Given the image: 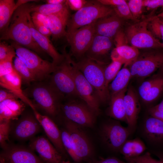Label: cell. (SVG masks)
Returning a JSON list of instances; mask_svg holds the SVG:
<instances>
[{
	"label": "cell",
	"mask_w": 163,
	"mask_h": 163,
	"mask_svg": "<svg viewBox=\"0 0 163 163\" xmlns=\"http://www.w3.org/2000/svg\"><path fill=\"white\" fill-rule=\"evenodd\" d=\"M11 45L14 48L16 55L25 64L36 78L37 81L48 78L55 66L52 62L44 60L37 54L12 41Z\"/></svg>",
	"instance_id": "cell-6"
},
{
	"label": "cell",
	"mask_w": 163,
	"mask_h": 163,
	"mask_svg": "<svg viewBox=\"0 0 163 163\" xmlns=\"http://www.w3.org/2000/svg\"><path fill=\"white\" fill-rule=\"evenodd\" d=\"M61 163H71L69 161H62L61 162Z\"/></svg>",
	"instance_id": "cell-55"
},
{
	"label": "cell",
	"mask_w": 163,
	"mask_h": 163,
	"mask_svg": "<svg viewBox=\"0 0 163 163\" xmlns=\"http://www.w3.org/2000/svg\"><path fill=\"white\" fill-rule=\"evenodd\" d=\"M123 64L120 62L112 61L111 62L104 68V75L106 85L108 88L109 83L115 78Z\"/></svg>",
	"instance_id": "cell-34"
},
{
	"label": "cell",
	"mask_w": 163,
	"mask_h": 163,
	"mask_svg": "<svg viewBox=\"0 0 163 163\" xmlns=\"http://www.w3.org/2000/svg\"><path fill=\"white\" fill-rule=\"evenodd\" d=\"M127 88L110 96L109 106L107 113L108 116L115 120L126 123L124 97Z\"/></svg>",
	"instance_id": "cell-27"
},
{
	"label": "cell",
	"mask_w": 163,
	"mask_h": 163,
	"mask_svg": "<svg viewBox=\"0 0 163 163\" xmlns=\"http://www.w3.org/2000/svg\"><path fill=\"white\" fill-rule=\"evenodd\" d=\"M88 1L85 0H67L66 3L69 8L77 11L82 8Z\"/></svg>",
	"instance_id": "cell-44"
},
{
	"label": "cell",
	"mask_w": 163,
	"mask_h": 163,
	"mask_svg": "<svg viewBox=\"0 0 163 163\" xmlns=\"http://www.w3.org/2000/svg\"><path fill=\"white\" fill-rule=\"evenodd\" d=\"M114 13L113 8L103 5L97 0L88 1L82 8L70 16L66 32L74 31Z\"/></svg>",
	"instance_id": "cell-5"
},
{
	"label": "cell",
	"mask_w": 163,
	"mask_h": 163,
	"mask_svg": "<svg viewBox=\"0 0 163 163\" xmlns=\"http://www.w3.org/2000/svg\"><path fill=\"white\" fill-rule=\"evenodd\" d=\"M41 128L34 112H24L18 119L11 121L10 136L18 141L30 140L40 131Z\"/></svg>",
	"instance_id": "cell-10"
},
{
	"label": "cell",
	"mask_w": 163,
	"mask_h": 163,
	"mask_svg": "<svg viewBox=\"0 0 163 163\" xmlns=\"http://www.w3.org/2000/svg\"><path fill=\"white\" fill-rule=\"evenodd\" d=\"M89 163H133L131 162H125L118 158L114 157H109L106 158H102L98 160L92 161Z\"/></svg>",
	"instance_id": "cell-46"
},
{
	"label": "cell",
	"mask_w": 163,
	"mask_h": 163,
	"mask_svg": "<svg viewBox=\"0 0 163 163\" xmlns=\"http://www.w3.org/2000/svg\"><path fill=\"white\" fill-rule=\"evenodd\" d=\"M127 3L135 21L138 20L142 13L143 0H130Z\"/></svg>",
	"instance_id": "cell-37"
},
{
	"label": "cell",
	"mask_w": 163,
	"mask_h": 163,
	"mask_svg": "<svg viewBox=\"0 0 163 163\" xmlns=\"http://www.w3.org/2000/svg\"><path fill=\"white\" fill-rule=\"evenodd\" d=\"M122 23V19L115 13L100 18L94 22L95 34L112 38L120 30Z\"/></svg>",
	"instance_id": "cell-21"
},
{
	"label": "cell",
	"mask_w": 163,
	"mask_h": 163,
	"mask_svg": "<svg viewBox=\"0 0 163 163\" xmlns=\"http://www.w3.org/2000/svg\"><path fill=\"white\" fill-rule=\"evenodd\" d=\"M159 18L160 21L161 23L163 25V18Z\"/></svg>",
	"instance_id": "cell-56"
},
{
	"label": "cell",
	"mask_w": 163,
	"mask_h": 163,
	"mask_svg": "<svg viewBox=\"0 0 163 163\" xmlns=\"http://www.w3.org/2000/svg\"><path fill=\"white\" fill-rule=\"evenodd\" d=\"M63 125L69 134L78 162L90 158L93 154V148L82 127L64 119Z\"/></svg>",
	"instance_id": "cell-12"
},
{
	"label": "cell",
	"mask_w": 163,
	"mask_h": 163,
	"mask_svg": "<svg viewBox=\"0 0 163 163\" xmlns=\"http://www.w3.org/2000/svg\"><path fill=\"white\" fill-rule=\"evenodd\" d=\"M145 137L152 143H163V122L152 116L147 118L143 126Z\"/></svg>",
	"instance_id": "cell-25"
},
{
	"label": "cell",
	"mask_w": 163,
	"mask_h": 163,
	"mask_svg": "<svg viewBox=\"0 0 163 163\" xmlns=\"http://www.w3.org/2000/svg\"><path fill=\"white\" fill-rule=\"evenodd\" d=\"M113 46L112 38L95 34L86 52V56L103 65L102 58L109 52Z\"/></svg>",
	"instance_id": "cell-19"
},
{
	"label": "cell",
	"mask_w": 163,
	"mask_h": 163,
	"mask_svg": "<svg viewBox=\"0 0 163 163\" xmlns=\"http://www.w3.org/2000/svg\"><path fill=\"white\" fill-rule=\"evenodd\" d=\"M28 147L37 152L45 163H61L63 161L62 154L44 136L34 137L30 140Z\"/></svg>",
	"instance_id": "cell-16"
},
{
	"label": "cell",
	"mask_w": 163,
	"mask_h": 163,
	"mask_svg": "<svg viewBox=\"0 0 163 163\" xmlns=\"http://www.w3.org/2000/svg\"><path fill=\"white\" fill-rule=\"evenodd\" d=\"M95 34L94 22L66 32L65 37L70 47L71 55L79 60L84 57Z\"/></svg>",
	"instance_id": "cell-14"
},
{
	"label": "cell",
	"mask_w": 163,
	"mask_h": 163,
	"mask_svg": "<svg viewBox=\"0 0 163 163\" xmlns=\"http://www.w3.org/2000/svg\"><path fill=\"white\" fill-rule=\"evenodd\" d=\"M163 16V11H162L161 13L158 14L157 16V17L159 18Z\"/></svg>",
	"instance_id": "cell-54"
},
{
	"label": "cell",
	"mask_w": 163,
	"mask_h": 163,
	"mask_svg": "<svg viewBox=\"0 0 163 163\" xmlns=\"http://www.w3.org/2000/svg\"><path fill=\"white\" fill-rule=\"evenodd\" d=\"M60 112L62 113L64 119L82 127H93L97 115L84 101L72 99L61 103Z\"/></svg>",
	"instance_id": "cell-8"
},
{
	"label": "cell",
	"mask_w": 163,
	"mask_h": 163,
	"mask_svg": "<svg viewBox=\"0 0 163 163\" xmlns=\"http://www.w3.org/2000/svg\"><path fill=\"white\" fill-rule=\"evenodd\" d=\"M114 13L121 19L135 21L129 8L127 2L113 7Z\"/></svg>",
	"instance_id": "cell-38"
},
{
	"label": "cell",
	"mask_w": 163,
	"mask_h": 163,
	"mask_svg": "<svg viewBox=\"0 0 163 163\" xmlns=\"http://www.w3.org/2000/svg\"><path fill=\"white\" fill-rule=\"evenodd\" d=\"M149 113L151 116L155 117L163 122V113L156 111L151 108L149 109Z\"/></svg>",
	"instance_id": "cell-50"
},
{
	"label": "cell",
	"mask_w": 163,
	"mask_h": 163,
	"mask_svg": "<svg viewBox=\"0 0 163 163\" xmlns=\"http://www.w3.org/2000/svg\"><path fill=\"white\" fill-rule=\"evenodd\" d=\"M125 159L127 162L133 163H161L160 160H157L153 158L149 152H146L143 155L136 157Z\"/></svg>",
	"instance_id": "cell-42"
},
{
	"label": "cell",
	"mask_w": 163,
	"mask_h": 163,
	"mask_svg": "<svg viewBox=\"0 0 163 163\" xmlns=\"http://www.w3.org/2000/svg\"><path fill=\"white\" fill-rule=\"evenodd\" d=\"M163 65V49H150L139 54L130 65L132 78H142L151 75Z\"/></svg>",
	"instance_id": "cell-9"
},
{
	"label": "cell",
	"mask_w": 163,
	"mask_h": 163,
	"mask_svg": "<svg viewBox=\"0 0 163 163\" xmlns=\"http://www.w3.org/2000/svg\"><path fill=\"white\" fill-rule=\"evenodd\" d=\"M163 92V75L142 98L145 103L152 102L156 100Z\"/></svg>",
	"instance_id": "cell-33"
},
{
	"label": "cell",
	"mask_w": 163,
	"mask_h": 163,
	"mask_svg": "<svg viewBox=\"0 0 163 163\" xmlns=\"http://www.w3.org/2000/svg\"><path fill=\"white\" fill-rule=\"evenodd\" d=\"M131 78L132 76L129 69L125 66L121 69L109 85L108 89L110 96L127 88Z\"/></svg>",
	"instance_id": "cell-29"
},
{
	"label": "cell",
	"mask_w": 163,
	"mask_h": 163,
	"mask_svg": "<svg viewBox=\"0 0 163 163\" xmlns=\"http://www.w3.org/2000/svg\"><path fill=\"white\" fill-rule=\"evenodd\" d=\"M70 16L68 7L59 13L48 16L49 28L53 40H56L65 36L66 29Z\"/></svg>",
	"instance_id": "cell-23"
},
{
	"label": "cell",
	"mask_w": 163,
	"mask_h": 163,
	"mask_svg": "<svg viewBox=\"0 0 163 163\" xmlns=\"http://www.w3.org/2000/svg\"><path fill=\"white\" fill-rule=\"evenodd\" d=\"M110 55L112 61L120 62L124 66H130L137 58L139 54L138 49L128 44H123L115 46Z\"/></svg>",
	"instance_id": "cell-26"
},
{
	"label": "cell",
	"mask_w": 163,
	"mask_h": 163,
	"mask_svg": "<svg viewBox=\"0 0 163 163\" xmlns=\"http://www.w3.org/2000/svg\"><path fill=\"white\" fill-rule=\"evenodd\" d=\"M131 132L128 127L123 126L119 121L109 120L104 123L100 134L103 143L110 150L119 152Z\"/></svg>",
	"instance_id": "cell-11"
},
{
	"label": "cell",
	"mask_w": 163,
	"mask_h": 163,
	"mask_svg": "<svg viewBox=\"0 0 163 163\" xmlns=\"http://www.w3.org/2000/svg\"><path fill=\"white\" fill-rule=\"evenodd\" d=\"M161 75H157L143 82L138 88L139 96L142 98L151 88L159 80Z\"/></svg>",
	"instance_id": "cell-39"
},
{
	"label": "cell",
	"mask_w": 163,
	"mask_h": 163,
	"mask_svg": "<svg viewBox=\"0 0 163 163\" xmlns=\"http://www.w3.org/2000/svg\"><path fill=\"white\" fill-rule=\"evenodd\" d=\"M14 98H18L15 94L7 90L0 89V102L6 100Z\"/></svg>",
	"instance_id": "cell-47"
},
{
	"label": "cell",
	"mask_w": 163,
	"mask_h": 163,
	"mask_svg": "<svg viewBox=\"0 0 163 163\" xmlns=\"http://www.w3.org/2000/svg\"></svg>",
	"instance_id": "cell-61"
},
{
	"label": "cell",
	"mask_w": 163,
	"mask_h": 163,
	"mask_svg": "<svg viewBox=\"0 0 163 163\" xmlns=\"http://www.w3.org/2000/svg\"><path fill=\"white\" fill-rule=\"evenodd\" d=\"M71 72L78 97L85 102L98 115L101 102L94 88L76 67L71 59Z\"/></svg>",
	"instance_id": "cell-13"
},
{
	"label": "cell",
	"mask_w": 163,
	"mask_h": 163,
	"mask_svg": "<svg viewBox=\"0 0 163 163\" xmlns=\"http://www.w3.org/2000/svg\"><path fill=\"white\" fill-rule=\"evenodd\" d=\"M162 10H163L162 11H163V6L162 7Z\"/></svg>",
	"instance_id": "cell-59"
},
{
	"label": "cell",
	"mask_w": 163,
	"mask_h": 163,
	"mask_svg": "<svg viewBox=\"0 0 163 163\" xmlns=\"http://www.w3.org/2000/svg\"><path fill=\"white\" fill-rule=\"evenodd\" d=\"M74 64L95 89L101 102L105 103L110 99L108 88L106 85L103 65L85 56L78 62H74Z\"/></svg>",
	"instance_id": "cell-4"
},
{
	"label": "cell",
	"mask_w": 163,
	"mask_h": 163,
	"mask_svg": "<svg viewBox=\"0 0 163 163\" xmlns=\"http://www.w3.org/2000/svg\"><path fill=\"white\" fill-rule=\"evenodd\" d=\"M14 57H11L0 61V77L14 72L13 59Z\"/></svg>",
	"instance_id": "cell-41"
},
{
	"label": "cell",
	"mask_w": 163,
	"mask_h": 163,
	"mask_svg": "<svg viewBox=\"0 0 163 163\" xmlns=\"http://www.w3.org/2000/svg\"><path fill=\"white\" fill-rule=\"evenodd\" d=\"M20 2L18 0L16 3L13 0H0L1 35L4 34L8 29L14 11L21 5Z\"/></svg>",
	"instance_id": "cell-28"
},
{
	"label": "cell",
	"mask_w": 163,
	"mask_h": 163,
	"mask_svg": "<svg viewBox=\"0 0 163 163\" xmlns=\"http://www.w3.org/2000/svg\"><path fill=\"white\" fill-rule=\"evenodd\" d=\"M37 81L24 90L25 95L32 102L36 110L38 109L49 117H54L60 113L63 99L48 82Z\"/></svg>",
	"instance_id": "cell-2"
},
{
	"label": "cell",
	"mask_w": 163,
	"mask_h": 163,
	"mask_svg": "<svg viewBox=\"0 0 163 163\" xmlns=\"http://www.w3.org/2000/svg\"><path fill=\"white\" fill-rule=\"evenodd\" d=\"M151 17L126 28L124 33L131 46L137 49H163L162 43L155 37L148 28Z\"/></svg>",
	"instance_id": "cell-7"
},
{
	"label": "cell",
	"mask_w": 163,
	"mask_h": 163,
	"mask_svg": "<svg viewBox=\"0 0 163 163\" xmlns=\"http://www.w3.org/2000/svg\"><path fill=\"white\" fill-rule=\"evenodd\" d=\"M151 108L156 111L163 113V99L159 104Z\"/></svg>",
	"instance_id": "cell-51"
},
{
	"label": "cell",
	"mask_w": 163,
	"mask_h": 163,
	"mask_svg": "<svg viewBox=\"0 0 163 163\" xmlns=\"http://www.w3.org/2000/svg\"><path fill=\"white\" fill-rule=\"evenodd\" d=\"M13 65L16 72L21 77L22 83L28 86L37 82L34 75L24 63L16 56L14 60Z\"/></svg>",
	"instance_id": "cell-31"
},
{
	"label": "cell",
	"mask_w": 163,
	"mask_h": 163,
	"mask_svg": "<svg viewBox=\"0 0 163 163\" xmlns=\"http://www.w3.org/2000/svg\"><path fill=\"white\" fill-rule=\"evenodd\" d=\"M66 1V0H47L46 2L47 4L58 5L64 3Z\"/></svg>",
	"instance_id": "cell-52"
},
{
	"label": "cell",
	"mask_w": 163,
	"mask_h": 163,
	"mask_svg": "<svg viewBox=\"0 0 163 163\" xmlns=\"http://www.w3.org/2000/svg\"><path fill=\"white\" fill-rule=\"evenodd\" d=\"M143 5L144 7L155 9L163 6V0H144Z\"/></svg>",
	"instance_id": "cell-45"
},
{
	"label": "cell",
	"mask_w": 163,
	"mask_h": 163,
	"mask_svg": "<svg viewBox=\"0 0 163 163\" xmlns=\"http://www.w3.org/2000/svg\"><path fill=\"white\" fill-rule=\"evenodd\" d=\"M32 4H22L15 10L6 31L1 40H11L17 43L38 53L43 51L34 40L30 30L28 15L31 13Z\"/></svg>",
	"instance_id": "cell-1"
},
{
	"label": "cell",
	"mask_w": 163,
	"mask_h": 163,
	"mask_svg": "<svg viewBox=\"0 0 163 163\" xmlns=\"http://www.w3.org/2000/svg\"><path fill=\"white\" fill-rule=\"evenodd\" d=\"M60 130L62 141L66 152L74 161L78 162L77 158L68 131L64 128H61Z\"/></svg>",
	"instance_id": "cell-35"
},
{
	"label": "cell",
	"mask_w": 163,
	"mask_h": 163,
	"mask_svg": "<svg viewBox=\"0 0 163 163\" xmlns=\"http://www.w3.org/2000/svg\"><path fill=\"white\" fill-rule=\"evenodd\" d=\"M0 163H2V162H0Z\"/></svg>",
	"instance_id": "cell-60"
},
{
	"label": "cell",
	"mask_w": 163,
	"mask_h": 163,
	"mask_svg": "<svg viewBox=\"0 0 163 163\" xmlns=\"http://www.w3.org/2000/svg\"><path fill=\"white\" fill-rule=\"evenodd\" d=\"M29 147L9 143L0 154L3 163H45Z\"/></svg>",
	"instance_id": "cell-15"
},
{
	"label": "cell",
	"mask_w": 163,
	"mask_h": 163,
	"mask_svg": "<svg viewBox=\"0 0 163 163\" xmlns=\"http://www.w3.org/2000/svg\"><path fill=\"white\" fill-rule=\"evenodd\" d=\"M124 102L128 127L132 132L136 126L140 108L137 94L132 86L127 88Z\"/></svg>",
	"instance_id": "cell-20"
},
{
	"label": "cell",
	"mask_w": 163,
	"mask_h": 163,
	"mask_svg": "<svg viewBox=\"0 0 163 163\" xmlns=\"http://www.w3.org/2000/svg\"><path fill=\"white\" fill-rule=\"evenodd\" d=\"M11 121L4 120L0 122V145L3 149H5L9 143Z\"/></svg>",
	"instance_id": "cell-36"
},
{
	"label": "cell",
	"mask_w": 163,
	"mask_h": 163,
	"mask_svg": "<svg viewBox=\"0 0 163 163\" xmlns=\"http://www.w3.org/2000/svg\"><path fill=\"white\" fill-rule=\"evenodd\" d=\"M159 69L160 73L163 75V65Z\"/></svg>",
	"instance_id": "cell-53"
},
{
	"label": "cell",
	"mask_w": 163,
	"mask_h": 163,
	"mask_svg": "<svg viewBox=\"0 0 163 163\" xmlns=\"http://www.w3.org/2000/svg\"><path fill=\"white\" fill-rule=\"evenodd\" d=\"M22 80L16 71L0 77L1 87L15 94L19 99L29 106L33 111L36 110L32 102L24 94L21 89Z\"/></svg>",
	"instance_id": "cell-22"
},
{
	"label": "cell",
	"mask_w": 163,
	"mask_h": 163,
	"mask_svg": "<svg viewBox=\"0 0 163 163\" xmlns=\"http://www.w3.org/2000/svg\"><path fill=\"white\" fill-rule=\"evenodd\" d=\"M33 111L47 138L59 152L65 154L66 151L62 141L60 129L57 125L49 117L41 114L37 110Z\"/></svg>",
	"instance_id": "cell-17"
},
{
	"label": "cell",
	"mask_w": 163,
	"mask_h": 163,
	"mask_svg": "<svg viewBox=\"0 0 163 163\" xmlns=\"http://www.w3.org/2000/svg\"><path fill=\"white\" fill-rule=\"evenodd\" d=\"M16 56L14 48L11 45L3 42L0 43V61Z\"/></svg>",
	"instance_id": "cell-40"
},
{
	"label": "cell",
	"mask_w": 163,
	"mask_h": 163,
	"mask_svg": "<svg viewBox=\"0 0 163 163\" xmlns=\"http://www.w3.org/2000/svg\"><path fill=\"white\" fill-rule=\"evenodd\" d=\"M144 143L139 139L127 140L121 147L119 152L125 159L136 157L141 155L146 150Z\"/></svg>",
	"instance_id": "cell-30"
},
{
	"label": "cell",
	"mask_w": 163,
	"mask_h": 163,
	"mask_svg": "<svg viewBox=\"0 0 163 163\" xmlns=\"http://www.w3.org/2000/svg\"><path fill=\"white\" fill-rule=\"evenodd\" d=\"M67 7L66 2L58 5L46 3L35 5L32 4L30 8V11L31 13L38 12L48 16L59 13Z\"/></svg>",
	"instance_id": "cell-32"
},
{
	"label": "cell",
	"mask_w": 163,
	"mask_h": 163,
	"mask_svg": "<svg viewBox=\"0 0 163 163\" xmlns=\"http://www.w3.org/2000/svg\"><path fill=\"white\" fill-rule=\"evenodd\" d=\"M31 17L34 25L41 24L49 28L48 16L39 13L33 12L31 14Z\"/></svg>",
	"instance_id": "cell-43"
},
{
	"label": "cell",
	"mask_w": 163,
	"mask_h": 163,
	"mask_svg": "<svg viewBox=\"0 0 163 163\" xmlns=\"http://www.w3.org/2000/svg\"><path fill=\"white\" fill-rule=\"evenodd\" d=\"M97 1L103 5L107 6H111L113 7L123 4L126 2V1L124 0H97Z\"/></svg>",
	"instance_id": "cell-48"
},
{
	"label": "cell",
	"mask_w": 163,
	"mask_h": 163,
	"mask_svg": "<svg viewBox=\"0 0 163 163\" xmlns=\"http://www.w3.org/2000/svg\"><path fill=\"white\" fill-rule=\"evenodd\" d=\"M28 20L31 35L35 41L43 52L52 58V63L55 66L59 65L64 58V54L59 53L49 37L42 34L36 29L32 21L30 14L28 15Z\"/></svg>",
	"instance_id": "cell-18"
},
{
	"label": "cell",
	"mask_w": 163,
	"mask_h": 163,
	"mask_svg": "<svg viewBox=\"0 0 163 163\" xmlns=\"http://www.w3.org/2000/svg\"><path fill=\"white\" fill-rule=\"evenodd\" d=\"M25 104L18 98L7 99L0 102V122L18 119L24 111Z\"/></svg>",
	"instance_id": "cell-24"
},
{
	"label": "cell",
	"mask_w": 163,
	"mask_h": 163,
	"mask_svg": "<svg viewBox=\"0 0 163 163\" xmlns=\"http://www.w3.org/2000/svg\"><path fill=\"white\" fill-rule=\"evenodd\" d=\"M161 161V163H163V161L161 160H160Z\"/></svg>",
	"instance_id": "cell-58"
},
{
	"label": "cell",
	"mask_w": 163,
	"mask_h": 163,
	"mask_svg": "<svg viewBox=\"0 0 163 163\" xmlns=\"http://www.w3.org/2000/svg\"><path fill=\"white\" fill-rule=\"evenodd\" d=\"M159 18H163V16H161V17H159Z\"/></svg>",
	"instance_id": "cell-57"
},
{
	"label": "cell",
	"mask_w": 163,
	"mask_h": 163,
	"mask_svg": "<svg viewBox=\"0 0 163 163\" xmlns=\"http://www.w3.org/2000/svg\"><path fill=\"white\" fill-rule=\"evenodd\" d=\"M62 53L64 55L63 59L55 66L48 82L63 100L78 96L71 72V56L65 49Z\"/></svg>",
	"instance_id": "cell-3"
},
{
	"label": "cell",
	"mask_w": 163,
	"mask_h": 163,
	"mask_svg": "<svg viewBox=\"0 0 163 163\" xmlns=\"http://www.w3.org/2000/svg\"><path fill=\"white\" fill-rule=\"evenodd\" d=\"M34 25L36 29L42 34L48 37L51 36L52 34L49 28L41 24Z\"/></svg>",
	"instance_id": "cell-49"
}]
</instances>
